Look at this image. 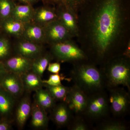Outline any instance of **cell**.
<instances>
[{"label":"cell","instance_id":"obj_1","mask_svg":"<svg viewBox=\"0 0 130 130\" xmlns=\"http://www.w3.org/2000/svg\"><path fill=\"white\" fill-rule=\"evenodd\" d=\"M88 20L90 51L96 60L104 64L110 60L115 41L124 23L121 0H100Z\"/></svg>","mask_w":130,"mask_h":130},{"label":"cell","instance_id":"obj_2","mask_svg":"<svg viewBox=\"0 0 130 130\" xmlns=\"http://www.w3.org/2000/svg\"><path fill=\"white\" fill-rule=\"evenodd\" d=\"M86 61L74 64L71 79L88 95L105 90L106 84L102 69Z\"/></svg>","mask_w":130,"mask_h":130},{"label":"cell","instance_id":"obj_3","mask_svg":"<svg viewBox=\"0 0 130 130\" xmlns=\"http://www.w3.org/2000/svg\"><path fill=\"white\" fill-rule=\"evenodd\" d=\"M129 59L124 56L112 58L102 68L108 89L123 85L130 91Z\"/></svg>","mask_w":130,"mask_h":130},{"label":"cell","instance_id":"obj_4","mask_svg":"<svg viewBox=\"0 0 130 130\" xmlns=\"http://www.w3.org/2000/svg\"><path fill=\"white\" fill-rule=\"evenodd\" d=\"M51 50L54 58L61 62L74 64L88 59L85 52L70 40L52 44Z\"/></svg>","mask_w":130,"mask_h":130},{"label":"cell","instance_id":"obj_5","mask_svg":"<svg viewBox=\"0 0 130 130\" xmlns=\"http://www.w3.org/2000/svg\"><path fill=\"white\" fill-rule=\"evenodd\" d=\"M109 110L108 95L105 90L100 91L88 95L83 115L91 119H100L106 116Z\"/></svg>","mask_w":130,"mask_h":130},{"label":"cell","instance_id":"obj_6","mask_svg":"<svg viewBox=\"0 0 130 130\" xmlns=\"http://www.w3.org/2000/svg\"><path fill=\"white\" fill-rule=\"evenodd\" d=\"M109 109L115 116H123L129 108L130 98L129 91L119 86L108 89Z\"/></svg>","mask_w":130,"mask_h":130},{"label":"cell","instance_id":"obj_7","mask_svg":"<svg viewBox=\"0 0 130 130\" xmlns=\"http://www.w3.org/2000/svg\"><path fill=\"white\" fill-rule=\"evenodd\" d=\"M45 41L52 45L70 40L72 36L58 19L43 26Z\"/></svg>","mask_w":130,"mask_h":130},{"label":"cell","instance_id":"obj_8","mask_svg":"<svg viewBox=\"0 0 130 130\" xmlns=\"http://www.w3.org/2000/svg\"><path fill=\"white\" fill-rule=\"evenodd\" d=\"M88 95L74 84L70 87L66 102L72 113L76 115H83L87 105Z\"/></svg>","mask_w":130,"mask_h":130},{"label":"cell","instance_id":"obj_9","mask_svg":"<svg viewBox=\"0 0 130 130\" xmlns=\"http://www.w3.org/2000/svg\"><path fill=\"white\" fill-rule=\"evenodd\" d=\"M0 86L16 99L22 97L25 92L21 76L13 73H7Z\"/></svg>","mask_w":130,"mask_h":130},{"label":"cell","instance_id":"obj_10","mask_svg":"<svg viewBox=\"0 0 130 130\" xmlns=\"http://www.w3.org/2000/svg\"><path fill=\"white\" fill-rule=\"evenodd\" d=\"M32 60L17 54L3 61L8 72L21 76L31 70Z\"/></svg>","mask_w":130,"mask_h":130},{"label":"cell","instance_id":"obj_11","mask_svg":"<svg viewBox=\"0 0 130 130\" xmlns=\"http://www.w3.org/2000/svg\"><path fill=\"white\" fill-rule=\"evenodd\" d=\"M31 105L30 96L27 94L21 98L17 105L14 119L17 126L19 129L23 128L30 116Z\"/></svg>","mask_w":130,"mask_h":130},{"label":"cell","instance_id":"obj_12","mask_svg":"<svg viewBox=\"0 0 130 130\" xmlns=\"http://www.w3.org/2000/svg\"><path fill=\"white\" fill-rule=\"evenodd\" d=\"M51 111V120L59 127L67 125L72 118V112L65 102L55 105Z\"/></svg>","mask_w":130,"mask_h":130},{"label":"cell","instance_id":"obj_13","mask_svg":"<svg viewBox=\"0 0 130 130\" xmlns=\"http://www.w3.org/2000/svg\"><path fill=\"white\" fill-rule=\"evenodd\" d=\"M21 36L24 40L38 44L45 41L43 26L32 21L24 24Z\"/></svg>","mask_w":130,"mask_h":130},{"label":"cell","instance_id":"obj_14","mask_svg":"<svg viewBox=\"0 0 130 130\" xmlns=\"http://www.w3.org/2000/svg\"><path fill=\"white\" fill-rule=\"evenodd\" d=\"M15 49L17 54L32 60L43 53L41 45L25 40L19 42Z\"/></svg>","mask_w":130,"mask_h":130},{"label":"cell","instance_id":"obj_15","mask_svg":"<svg viewBox=\"0 0 130 130\" xmlns=\"http://www.w3.org/2000/svg\"><path fill=\"white\" fill-rule=\"evenodd\" d=\"M31 125L37 129L46 128L48 125L49 118L47 112L35 101L31 105Z\"/></svg>","mask_w":130,"mask_h":130},{"label":"cell","instance_id":"obj_16","mask_svg":"<svg viewBox=\"0 0 130 130\" xmlns=\"http://www.w3.org/2000/svg\"><path fill=\"white\" fill-rule=\"evenodd\" d=\"M16 100L0 86V118L11 120Z\"/></svg>","mask_w":130,"mask_h":130},{"label":"cell","instance_id":"obj_17","mask_svg":"<svg viewBox=\"0 0 130 130\" xmlns=\"http://www.w3.org/2000/svg\"><path fill=\"white\" fill-rule=\"evenodd\" d=\"M24 91L30 93L44 87L45 84L41 77L33 72L31 70L21 76Z\"/></svg>","mask_w":130,"mask_h":130},{"label":"cell","instance_id":"obj_18","mask_svg":"<svg viewBox=\"0 0 130 130\" xmlns=\"http://www.w3.org/2000/svg\"><path fill=\"white\" fill-rule=\"evenodd\" d=\"M58 19L64 26L72 36H77L79 32L78 18L69 10L62 8L57 13Z\"/></svg>","mask_w":130,"mask_h":130},{"label":"cell","instance_id":"obj_19","mask_svg":"<svg viewBox=\"0 0 130 130\" xmlns=\"http://www.w3.org/2000/svg\"><path fill=\"white\" fill-rule=\"evenodd\" d=\"M34 101L46 111H50L56 104V101L52 97L49 92L43 88L35 91Z\"/></svg>","mask_w":130,"mask_h":130},{"label":"cell","instance_id":"obj_20","mask_svg":"<svg viewBox=\"0 0 130 130\" xmlns=\"http://www.w3.org/2000/svg\"><path fill=\"white\" fill-rule=\"evenodd\" d=\"M58 19V13L53 9L42 7L34 11L32 21L36 23L43 25Z\"/></svg>","mask_w":130,"mask_h":130},{"label":"cell","instance_id":"obj_21","mask_svg":"<svg viewBox=\"0 0 130 130\" xmlns=\"http://www.w3.org/2000/svg\"><path fill=\"white\" fill-rule=\"evenodd\" d=\"M3 30L9 35L20 36L22 35L24 24L16 20L11 16L1 21Z\"/></svg>","mask_w":130,"mask_h":130},{"label":"cell","instance_id":"obj_22","mask_svg":"<svg viewBox=\"0 0 130 130\" xmlns=\"http://www.w3.org/2000/svg\"><path fill=\"white\" fill-rule=\"evenodd\" d=\"M34 12L29 5L14 6L11 16L25 24L32 21Z\"/></svg>","mask_w":130,"mask_h":130},{"label":"cell","instance_id":"obj_23","mask_svg":"<svg viewBox=\"0 0 130 130\" xmlns=\"http://www.w3.org/2000/svg\"><path fill=\"white\" fill-rule=\"evenodd\" d=\"M54 58L51 53H43L32 61L31 70L42 77L49 63Z\"/></svg>","mask_w":130,"mask_h":130},{"label":"cell","instance_id":"obj_24","mask_svg":"<svg viewBox=\"0 0 130 130\" xmlns=\"http://www.w3.org/2000/svg\"><path fill=\"white\" fill-rule=\"evenodd\" d=\"M44 87L55 101L66 102L70 87L65 86L62 84L57 86H51L46 84Z\"/></svg>","mask_w":130,"mask_h":130},{"label":"cell","instance_id":"obj_25","mask_svg":"<svg viewBox=\"0 0 130 130\" xmlns=\"http://www.w3.org/2000/svg\"><path fill=\"white\" fill-rule=\"evenodd\" d=\"M53 4L58 5L72 12L78 18V10L86 0H48Z\"/></svg>","mask_w":130,"mask_h":130},{"label":"cell","instance_id":"obj_26","mask_svg":"<svg viewBox=\"0 0 130 130\" xmlns=\"http://www.w3.org/2000/svg\"><path fill=\"white\" fill-rule=\"evenodd\" d=\"M98 128L101 130H126L128 127L121 121L109 120L101 123Z\"/></svg>","mask_w":130,"mask_h":130},{"label":"cell","instance_id":"obj_27","mask_svg":"<svg viewBox=\"0 0 130 130\" xmlns=\"http://www.w3.org/2000/svg\"><path fill=\"white\" fill-rule=\"evenodd\" d=\"M14 6L11 0H0V22L11 16Z\"/></svg>","mask_w":130,"mask_h":130},{"label":"cell","instance_id":"obj_28","mask_svg":"<svg viewBox=\"0 0 130 130\" xmlns=\"http://www.w3.org/2000/svg\"><path fill=\"white\" fill-rule=\"evenodd\" d=\"M11 44L7 38L0 36V61H3L10 57Z\"/></svg>","mask_w":130,"mask_h":130},{"label":"cell","instance_id":"obj_29","mask_svg":"<svg viewBox=\"0 0 130 130\" xmlns=\"http://www.w3.org/2000/svg\"><path fill=\"white\" fill-rule=\"evenodd\" d=\"M81 115H76L72 119L69 123L68 129L71 130H87L89 129L87 124L80 117Z\"/></svg>","mask_w":130,"mask_h":130},{"label":"cell","instance_id":"obj_30","mask_svg":"<svg viewBox=\"0 0 130 130\" xmlns=\"http://www.w3.org/2000/svg\"><path fill=\"white\" fill-rule=\"evenodd\" d=\"M64 77L59 74H51L47 80H43V83L51 86H57L60 85L61 81L64 79Z\"/></svg>","mask_w":130,"mask_h":130},{"label":"cell","instance_id":"obj_31","mask_svg":"<svg viewBox=\"0 0 130 130\" xmlns=\"http://www.w3.org/2000/svg\"><path fill=\"white\" fill-rule=\"evenodd\" d=\"M12 129L11 120L0 118V130H10Z\"/></svg>","mask_w":130,"mask_h":130},{"label":"cell","instance_id":"obj_32","mask_svg":"<svg viewBox=\"0 0 130 130\" xmlns=\"http://www.w3.org/2000/svg\"><path fill=\"white\" fill-rule=\"evenodd\" d=\"M47 68L49 72L53 74H59L61 69L60 63L59 62L50 63Z\"/></svg>","mask_w":130,"mask_h":130},{"label":"cell","instance_id":"obj_33","mask_svg":"<svg viewBox=\"0 0 130 130\" xmlns=\"http://www.w3.org/2000/svg\"><path fill=\"white\" fill-rule=\"evenodd\" d=\"M8 72L2 61H0V83Z\"/></svg>","mask_w":130,"mask_h":130},{"label":"cell","instance_id":"obj_34","mask_svg":"<svg viewBox=\"0 0 130 130\" xmlns=\"http://www.w3.org/2000/svg\"><path fill=\"white\" fill-rule=\"evenodd\" d=\"M130 42L128 43L125 50L123 53V56H125L126 58L129 59L130 57Z\"/></svg>","mask_w":130,"mask_h":130},{"label":"cell","instance_id":"obj_35","mask_svg":"<svg viewBox=\"0 0 130 130\" xmlns=\"http://www.w3.org/2000/svg\"><path fill=\"white\" fill-rule=\"evenodd\" d=\"M20 1L30 3L32 2L33 1L35 0H20Z\"/></svg>","mask_w":130,"mask_h":130}]
</instances>
